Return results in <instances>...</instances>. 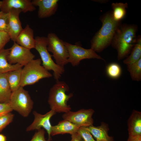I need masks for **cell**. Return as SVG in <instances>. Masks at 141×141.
I'll list each match as a JSON object with an SVG mask.
<instances>
[{"label":"cell","instance_id":"obj_1","mask_svg":"<svg viewBox=\"0 0 141 141\" xmlns=\"http://www.w3.org/2000/svg\"><path fill=\"white\" fill-rule=\"evenodd\" d=\"M99 19L102 26L91 40V48L96 52H102L111 44L116 30L121 24V21L114 19L112 11L105 13Z\"/></svg>","mask_w":141,"mask_h":141},{"label":"cell","instance_id":"obj_2","mask_svg":"<svg viewBox=\"0 0 141 141\" xmlns=\"http://www.w3.org/2000/svg\"><path fill=\"white\" fill-rule=\"evenodd\" d=\"M138 30L136 25L126 24H121L116 30L111 45L117 52L118 60L130 53L137 41Z\"/></svg>","mask_w":141,"mask_h":141},{"label":"cell","instance_id":"obj_3","mask_svg":"<svg viewBox=\"0 0 141 141\" xmlns=\"http://www.w3.org/2000/svg\"><path fill=\"white\" fill-rule=\"evenodd\" d=\"M69 90L68 85L65 82L57 81L50 89L49 94L48 102L51 110L56 113H64L70 111L71 108L67 102L73 94H66Z\"/></svg>","mask_w":141,"mask_h":141},{"label":"cell","instance_id":"obj_4","mask_svg":"<svg viewBox=\"0 0 141 141\" xmlns=\"http://www.w3.org/2000/svg\"><path fill=\"white\" fill-rule=\"evenodd\" d=\"M40 58L33 59L22 68L20 86L31 85L40 80L52 76V74L41 65Z\"/></svg>","mask_w":141,"mask_h":141},{"label":"cell","instance_id":"obj_5","mask_svg":"<svg viewBox=\"0 0 141 141\" xmlns=\"http://www.w3.org/2000/svg\"><path fill=\"white\" fill-rule=\"evenodd\" d=\"M34 48L38 52L42 62L43 66L47 70L53 72L54 77L57 81L58 80L64 72V67L55 63L52 60V55L47 49L48 42L46 37L36 36L35 38Z\"/></svg>","mask_w":141,"mask_h":141},{"label":"cell","instance_id":"obj_6","mask_svg":"<svg viewBox=\"0 0 141 141\" xmlns=\"http://www.w3.org/2000/svg\"><path fill=\"white\" fill-rule=\"evenodd\" d=\"M9 103L13 110L25 117L31 112L33 104L28 91L21 86L12 92Z\"/></svg>","mask_w":141,"mask_h":141},{"label":"cell","instance_id":"obj_7","mask_svg":"<svg viewBox=\"0 0 141 141\" xmlns=\"http://www.w3.org/2000/svg\"><path fill=\"white\" fill-rule=\"evenodd\" d=\"M46 37L48 51L52 54V56L55 59L56 63L64 67L68 63L69 57L68 50L64 42L53 33H49Z\"/></svg>","mask_w":141,"mask_h":141},{"label":"cell","instance_id":"obj_8","mask_svg":"<svg viewBox=\"0 0 141 141\" xmlns=\"http://www.w3.org/2000/svg\"><path fill=\"white\" fill-rule=\"evenodd\" d=\"M64 43L68 52V62L73 66H78L80 61L84 59L96 58L105 61L91 48L85 49L79 45L72 44L65 42Z\"/></svg>","mask_w":141,"mask_h":141},{"label":"cell","instance_id":"obj_9","mask_svg":"<svg viewBox=\"0 0 141 141\" xmlns=\"http://www.w3.org/2000/svg\"><path fill=\"white\" fill-rule=\"evenodd\" d=\"M35 57L30 49L14 42L13 45L9 48L7 60L10 64H18L23 66L34 59Z\"/></svg>","mask_w":141,"mask_h":141},{"label":"cell","instance_id":"obj_10","mask_svg":"<svg viewBox=\"0 0 141 141\" xmlns=\"http://www.w3.org/2000/svg\"><path fill=\"white\" fill-rule=\"evenodd\" d=\"M94 110L92 109H82L77 111H70L62 115L63 120H68L79 127H87L93 125L92 116Z\"/></svg>","mask_w":141,"mask_h":141},{"label":"cell","instance_id":"obj_11","mask_svg":"<svg viewBox=\"0 0 141 141\" xmlns=\"http://www.w3.org/2000/svg\"><path fill=\"white\" fill-rule=\"evenodd\" d=\"M33 114L34 116V120L27 128L26 131H29L35 130H38L43 127L46 130L48 133V141H50L51 139V134L52 126L50 122V119L56 113L51 110L44 115L39 113L36 111H34Z\"/></svg>","mask_w":141,"mask_h":141},{"label":"cell","instance_id":"obj_12","mask_svg":"<svg viewBox=\"0 0 141 141\" xmlns=\"http://www.w3.org/2000/svg\"><path fill=\"white\" fill-rule=\"evenodd\" d=\"M2 2L1 11L5 13L12 9H19L26 13L33 11L36 9L30 0H3Z\"/></svg>","mask_w":141,"mask_h":141},{"label":"cell","instance_id":"obj_13","mask_svg":"<svg viewBox=\"0 0 141 141\" xmlns=\"http://www.w3.org/2000/svg\"><path fill=\"white\" fill-rule=\"evenodd\" d=\"M22 12L19 9H12L8 13V32L10 39L15 42L16 38L23 29L19 18Z\"/></svg>","mask_w":141,"mask_h":141},{"label":"cell","instance_id":"obj_14","mask_svg":"<svg viewBox=\"0 0 141 141\" xmlns=\"http://www.w3.org/2000/svg\"><path fill=\"white\" fill-rule=\"evenodd\" d=\"M58 0H33V5L38 6V15L39 18L43 19L49 17L54 15L58 7Z\"/></svg>","mask_w":141,"mask_h":141},{"label":"cell","instance_id":"obj_15","mask_svg":"<svg viewBox=\"0 0 141 141\" xmlns=\"http://www.w3.org/2000/svg\"><path fill=\"white\" fill-rule=\"evenodd\" d=\"M33 30L28 24L23 28L17 36L15 42L20 45L31 49L34 48L35 39Z\"/></svg>","mask_w":141,"mask_h":141},{"label":"cell","instance_id":"obj_16","mask_svg":"<svg viewBox=\"0 0 141 141\" xmlns=\"http://www.w3.org/2000/svg\"><path fill=\"white\" fill-rule=\"evenodd\" d=\"M85 127L96 141H114L113 137L108 134L109 129L108 125L106 123L103 122L98 126L92 125Z\"/></svg>","mask_w":141,"mask_h":141},{"label":"cell","instance_id":"obj_17","mask_svg":"<svg viewBox=\"0 0 141 141\" xmlns=\"http://www.w3.org/2000/svg\"><path fill=\"white\" fill-rule=\"evenodd\" d=\"M129 136H141V113L133 110L127 121Z\"/></svg>","mask_w":141,"mask_h":141},{"label":"cell","instance_id":"obj_18","mask_svg":"<svg viewBox=\"0 0 141 141\" xmlns=\"http://www.w3.org/2000/svg\"><path fill=\"white\" fill-rule=\"evenodd\" d=\"M77 125L66 120L60 121L57 124L52 126L51 136L59 134H72L77 132L79 128Z\"/></svg>","mask_w":141,"mask_h":141},{"label":"cell","instance_id":"obj_19","mask_svg":"<svg viewBox=\"0 0 141 141\" xmlns=\"http://www.w3.org/2000/svg\"><path fill=\"white\" fill-rule=\"evenodd\" d=\"M9 48L3 49L0 51V74L7 72L22 68L23 66L18 64H11L7 60Z\"/></svg>","mask_w":141,"mask_h":141},{"label":"cell","instance_id":"obj_20","mask_svg":"<svg viewBox=\"0 0 141 141\" xmlns=\"http://www.w3.org/2000/svg\"><path fill=\"white\" fill-rule=\"evenodd\" d=\"M12 93L8 81L7 73L0 74V103H9Z\"/></svg>","mask_w":141,"mask_h":141},{"label":"cell","instance_id":"obj_21","mask_svg":"<svg viewBox=\"0 0 141 141\" xmlns=\"http://www.w3.org/2000/svg\"><path fill=\"white\" fill-rule=\"evenodd\" d=\"M113 10V17L116 21L120 22L125 17L126 13V9L128 7L127 3H113L111 4Z\"/></svg>","mask_w":141,"mask_h":141},{"label":"cell","instance_id":"obj_22","mask_svg":"<svg viewBox=\"0 0 141 141\" xmlns=\"http://www.w3.org/2000/svg\"><path fill=\"white\" fill-rule=\"evenodd\" d=\"M130 55L123 61L127 65L132 64L138 61L141 58V37H137V41L132 49Z\"/></svg>","mask_w":141,"mask_h":141},{"label":"cell","instance_id":"obj_23","mask_svg":"<svg viewBox=\"0 0 141 141\" xmlns=\"http://www.w3.org/2000/svg\"><path fill=\"white\" fill-rule=\"evenodd\" d=\"M22 68L7 73L8 81L12 92L17 90L20 86Z\"/></svg>","mask_w":141,"mask_h":141},{"label":"cell","instance_id":"obj_24","mask_svg":"<svg viewBox=\"0 0 141 141\" xmlns=\"http://www.w3.org/2000/svg\"><path fill=\"white\" fill-rule=\"evenodd\" d=\"M127 69L132 79L139 81L141 79V58L133 63L127 65Z\"/></svg>","mask_w":141,"mask_h":141},{"label":"cell","instance_id":"obj_25","mask_svg":"<svg viewBox=\"0 0 141 141\" xmlns=\"http://www.w3.org/2000/svg\"><path fill=\"white\" fill-rule=\"evenodd\" d=\"M106 72L108 75L113 79L119 77L121 73L120 66L116 63H112L109 64L106 67Z\"/></svg>","mask_w":141,"mask_h":141},{"label":"cell","instance_id":"obj_26","mask_svg":"<svg viewBox=\"0 0 141 141\" xmlns=\"http://www.w3.org/2000/svg\"><path fill=\"white\" fill-rule=\"evenodd\" d=\"M8 13L0 11V32L8 33Z\"/></svg>","mask_w":141,"mask_h":141},{"label":"cell","instance_id":"obj_27","mask_svg":"<svg viewBox=\"0 0 141 141\" xmlns=\"http://www.w3.org/2000/svg\"><path fill=\"white\" fill-rule=\"evenodd\" d=\"M14 117L11 112L0 116V132L12 122Z\"/></svg>","mask_w":141,"mask_h":141},{"label":"cell","instance_id":"obj_28","mask_svg":"<svg viewBox=\"0 0 141 141\" xmlns=\"http://www.w3.org/2000/svg\"><path fill=\"white\" fill-rule=\"evenodd\" d=\"M84 141H96L85 127H80L77 131Z\"/></svg>","mask_w":141,"mask_h":141},{"label":"cell","instance_id":"obj_29","mask_svg":"<svg viewBox=\"0 0 141 141\" xmlns=\"http://www.w3.org/2000/svg\"><path fill=\"white\" fill-rule=\"evenodd\" d=\"M30 141H47L44 137L45 131L44 129L40 128L37 130Z\"/></svg>","mask_w":141,"mask_h":141},{"label":"cell","instance_id":"obj_30","mask_svg":"<svg viewBox=\"0 0 141 141\" xmlns=\"http://www.w3.org/2000/svg\"><path fill=\"white\" fill-rule=\"evenodd\" d=\"M10 39V37L8 33L0 32V51L4 49Z\"/></svg>","mask_w":141,"mask_h":141},{"label":"cell","instance_id":"obj_31","mask_svg":"<svg viewBox=\"0 0 141 141\" xmlns=\"http://www.w3.org/2000/svg\"><path fill=\"white\" fill-rule=\"evenodd\" d=\"M13 110L9 103H0V116L11 112Z\"/></svg>","mask_w":141,"mask_h":141},{"label":"cell","instance_id":"obj_32","mask_svg":"<svg viewBox=\"0 0 141 141\" xmlns=\"http://www.w3.org/2000/svg\"><path fill=\"white\" fill-rule=\"evenodd\" d=\"M70 141H84L80 135L77 132L71 135Z\"/></svg>","mask_w":141,"mask_h":141},{"label":"cell","instance_id":"obj_33","mask_svg":"<svg viewBox=\"0 0 141 141\" xmlns=\"http://www.w3.org/2000/svg\"><path fill=\"white\" fill-rule=\"evenodd\" d=\"M127 141H141V136H129Z\"/></svg>","mask_w":141,"mask_h":141},{"label":"cell","instance_id":"obj_34","mask_svg":"<svg viewBox=\"0 0 141 141\" xmlns=\"http://www.w3.org/2000/svg\"><path fill=\"white\" fill-rule=\"evenodd\" d=\"M0 141H7V138L4 135L0 134Z\"/></svg>","mask_w":141,"mask_h":141},{"label":"cell","instance_id":"obj_35","mask_svg":"<svg viewBox=\"0 0 141 141\" xmlns=\"http://www.w3.org/2000/svg\"><path fill=\"white\" fill-rule=\"evenodd\" d=\"M2 1H0V9L2 4Z\"/></svg>","mask_w":141,"mask_h":141}]
</instances>
